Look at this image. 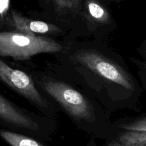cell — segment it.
Wrapping results in <instances>:
<instances>
[{"label":"cell","instance_id":"6da1fadb","mask_svg":"<svg viewBox=\"0 0 146 146\" xmlns=\"http://www.w3.org/2000/svg\"><path fill=\"white\" fill-rule=\"evenodd\" d=\"M63 46L45 36L19 31L0 32V56L10 57L16 61L29 59L41 53H56Z\"/></svg>","mask_w":146,"mask_h":146},{"label":"cell","instance_id":"7a4b0ae2","mask_svg":"<svg viewBox=\"0 0 146 146\" xmlns=\"http://www.w3.org/2000/svg\"><path fill=\"white\" fill-rule=\"evenodd\" d=\"M78 64L86 67L96 75L118 84L127 90H133L134 84L129 74L99 52L84 50L75 56Z\"/></svg>","mask_w":146,"mask_h":146},{"label":"cell","instance_id":"3957f363","mask_svg":"<svg viewBox=\"0 0 146 146\" xmlns=\"http://www.w3.org/2000/svg\"><path fill=\"white\" fill-rule=\"evenodd\" d=\"M45 91L55 99L65 111L76 119L89 120L92 108L89 102L80 92L68 84L58 81L44 83Z\"/></svg>","mask_w":146,"mask_h":146},{"label":"cell","instance_id":"277c9868","mask_svg":"<svg viewBox=\"0 0 146 146\" xmlns=\"http://www.w3.org/2000/svg\"><path fill=\"white\" fill-rule=\"evenodd\" d=\"M0 81L34 105L43 108H48L46 101L35 86L32 78L26 73L10 67L1 58Z\"/></svg>","mask_w":146,"mask_h":146},{"label":"cell","instance_id":"5b68a950","mask_svg":"<svg viewBox=\"0 0 146 146\" xmlns=\"http://www.w3.org/2000/svg\"><path fill=\"white\" fill-rule=\"evenodd\" d=\"M10 24L15 31L31 35L56 34L60 31V29L54 24L26 18L14 11L11 13Z\"/></svg>","mask_w":146,"mask_h":146},{"label":"cell","instance_id":"8992f818","mask_svg":"<svg viewBox=\"0 0 146 146\" xmlns=\"http://www.w3.org/2000/svg\"><path fill=\"white\" fill-rule=\"evenodd\" d=\"M0 119L5 123L28 129H35L37 123L20 108L0 95Z\"/></svg>","mask_w":146,"mask_h":146},{"label":"cell","instance_id":"52a82bcc","mask_svg":"<svg viewBox=\"0 0 146 146\" xmlns=\"http://www.w3.org/2000/svg\"><path fill=\"white\" fill-rule=\"evenodd\" d=\"M87 9L90 21L99 24H106L111 20L108 11L96 2H88Z\"/></svg>","mask_w":146,"mask_h":146},{"label":"cell","instance_id":"ba28073f","mask_svg":"<svg viewBox=\"0 0 146 146\" xmlns=\"http://www.w3.org/2000/svg\"><path fill=\"white\" fill-rule=\"evenodd\" d=\"M0 135L11 146H44L31 138L12 132L0 131Z\"/></svg>","mask_w":146,"mask_h":146},{"label":"cell","instance_id":"9c48e42d","mask_svg":"<svg viewBox=\"0 0 146 146\" xmlns=\"http://www.w3.org/2000/svg\"><path fill=\"white\" fill-rule=\"evenodd\" d=\"M124 128L127 130H130L132 131H140V132H145L146 130V123L145 118L140 120V121H135L134 123L131 124L127 126H123Z\"/></svg>","mask_w":146,"mask_h":146},{"label":"cell","instance_id":"30bf717a","mask_svg":"<svg viewBox=\"0 0 146 146\" xmlns=\"http://www.w3.org/2000/svg\"><path fill=\"white\" fill-rule=\"evenodd\" d=\"M1 21V15H0V21Z\"/></svg>","mask_w":146,"mask_h":146}]
</instances>
